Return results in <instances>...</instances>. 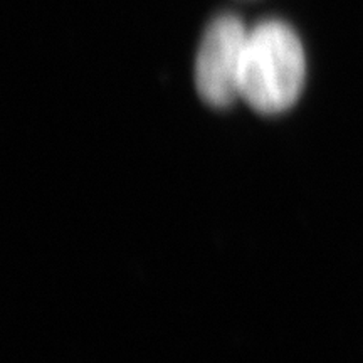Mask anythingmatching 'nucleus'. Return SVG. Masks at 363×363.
<instances>
[{
  "instance_id": "obj_1",
  "label": "nucleus",
  "mask_w": 363,
  "mask_h": 363,
  "mask_svg": "<svg viewBox=\"0 0 363 363\" xmlns=\"http://www.w3.org/2000/svg\"><path fill=\"white\" fill-rule=\"evenodd\" d=\"M306 79L298 34L283 21H262L247 33L239 93L256 111L274 115L291 108Z\"/></svg>"
},
{
  "instance_id": "obj_2",
  "label": "nucleus",
  "mask_w": 363,
  "mask_h": 363,
  "mask_svg": "<svg viewBox=\"0 0 363 363\" xmlns=\"http://www.w3.org/2000/svg\"><path fill=\"white\" fill-rule=\"evenodd\" d=\"M249 30L233 13L216 17L203 33L195 57V88L214 108L230 106L240 96L239 79Z\"/></svg>"
}]
</instances>
